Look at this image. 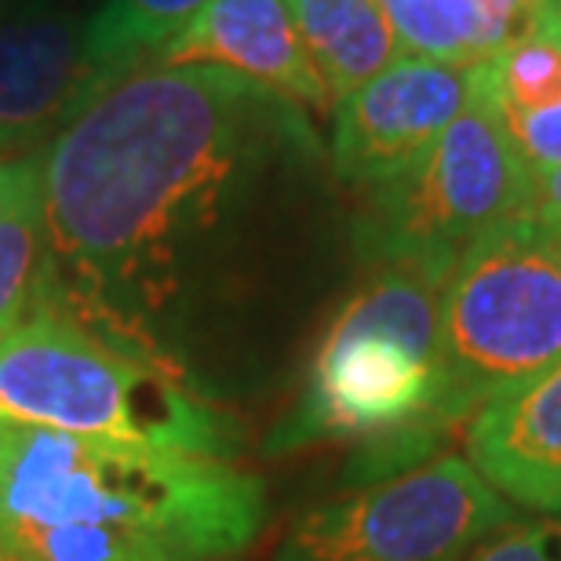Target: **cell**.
<instances>
[{
    "instance_id": "8",
    "label": "cell",
    "mask_w": 561,
    "mask_h": 561,
    "mask_svg": "<svg viewBox=\"0 0 561 561\" xmlns=\"http://www.w3.org/2000/svg\"><path fill=\"white\" fill-rule=\"evenodd\" d=\"M88 15L92 8L77 0L0 15V164L44 153L110 84Z\"/></svg>"
},
{
    "instance_id": "16",
    "label": "cell",
    "mask_w": 561,
    "mask_h": 561,
    "mask_svg": "<svg viewBox=\"0 0 561 561\" xmlns=\"http://www.w3.org/2000/svg\"><path fill=\"white\" fill-rule=\"evenodd\" d=\"M401 51L423 59L478 66L496 55V41L478 0H379Z\"/></svg>"
},
{
    "instance_id": "9",
    "label": "cell",
    "mask_w": 561,
    "mask_h": 561,
    "mask_svg": "<svg viewBox=\"0 0 561 561\" xmlns=\"http://www.w3.org/2000/svg\"><path fill=\"white\" fill-rule=\"evenodd\" d=\"M474 99V66L401 55L332 110L329 161L351 186L401 175Z\"/></svg>"
},
{
    "instance_id": "19",
    "label": "cell",
    "mask_w": 561,
    "mask_h": 561,
    "mask_svg": "<svg viewBox=\"0 0 561 561\" xmlns=\"http://www.w3.org/2000/svg\"><path fill=\"white\" fill-rule=\"evenodd\" d=\"M525 216L540 222L543 230L561 233V164L536 168L529 175V208Z\"/></svg>"
},
{
    "instance_id": "5",
    "label": "cell",
    "mask_w": 561,
    "mask_h": 561,
    "mask_svg": "<svg viewBox=\"0 0 561 561\" xmlns=\"http://www.w3.org/2000/svg\"><path fill=\"white\" fill-rule=\"evenodd\" d=\"M561 362V244L529 216L463 252L437 299V405L445 437L492 398Z\"/></svg>"
},
{
    "instance_id": "7",
    "label": "cell",
    "mask_w": 561,
    "mask_h": 561,
    "mask_svg": "<svg viewBox=\"0 0 561 561\" xmlns=\"http://www.w3.org/2000/svg\"><path fill=\"white\" fill-rule=\"evenodd\" d=\"M511 518L467 456H431L302 514L274 561H467Z\"/></svg>"
},
{
    "instance_id": "4",
    "label": "cell",
    "mask_w": 561,
    "mask_h": 561,
    "mask_svg": "<svg viewBox=\"0 0 561 561\" xmlns=\"http://www.w3.org/2000/svg\"><path fill=\"white\" fill-rule=\"evenodd\" d=\"M0 420L208 459L238 448L233 420L186 368L41 299L0 335Z\"/></svg>"
},
{
    "instance_id": "1",
    "label": "cell",
    "mask_w": 561,
    "mask_h": 561,
    "mask_svg": "<svg viewBox=\"0 0 561 561\" xmlns=\"http://www.w3.org/2000/svg\"><path fill=\"white\" fill-rule=\"evenodd\" d=\"M321 153L307 110L219 66L114 77L41 157L37 299L186 368L179 343L238 296Z\"/></svg>"
},
{
    "instance_id": "20",
    "label": "cell",
    "mask_w": 561,
    "mask_h": 561,
    "mask_svg": "<svg viewBox=\"0 0 561 561\" xmlns=\"http://www.w3.org/2000/svg\"><path fill=\"white\" fill-rule=\"evenodd\" d=\"M51 4H73V0H8V11H30V8H51Z\"/></svg>"
},
{
    "instance_id": "13",
    "label": "cell",
    "mask_w": 561,
    "mask_h": 561,
    "mask_svg": "<svg viewBox=\"0 0 561 561\" xmlns=\"http://www.w3.org/2000/svg\"><path fill=\"white\" fill-rule=\"evenodd\" d=\"M41 157L0 164V335L30 313L44 274L48 219Z\"/></svg>"
},
{
    "instance_id": "2",
    "label": "cell",
    "mask_w": 561,
    "mask_h": 561,
    "mask_svg": "<svg viewBox=\"0 0 561 561\" xmlns=\"http://www.w3.org/2000/svg\"><path fill=\"white\" fill-rule=\"evenodd\" d=\"M263 518V485L227 459L0 420L8 561H227Z\"/></svg>"
},
{
    "instance_id": "17",
    "label": "cell",
    "mask_w": 561,
    "mask_h": 561,
    "mask_svg": "<svg viewBox=\"0 0 561 561\" xmlns=\"http://www.w3.org/2000/svg\"><path fill=\"white\" fill-rule=\"evenodd\" d=\"M467 561H561V518H511Z\"/></svg>"
},
{
    "instance_id": "22",
    "label": "cell",
    "mask_w": 561,
    "mask_h": 561,
    "mask_svg": "<svg viewBox=\"0 0 561 561\" xmlns=\"http://www.w3.org/2000/svg\"><path fill=\"white\" fill-rule=\"evenodd\" d=\"M554 238H558V244H561V233H554Z\"/></svg>"
},
{
    "instance_id": "15",
    "label": "cell",
    "mask_w": 561,
    "mask_h": 561,
    "mask_svg": "<svg viewBox=\"0 0 561 561\" xmlns=\"http://www.w3.org/2000/svg\"><path fill=\"white\" fill-rule=\"evenodd\" d=\"M205 4L208 0H95L88 22L99 66L110 81L150 66Z\"/></svg>"
},
{
    "instance_id": "23",
    "label": "cell",
    "mask_w": 561,
    "mask_h": 561,
    "mask_svg": "<svg viewBox=\"0 0 561 561\" xmlns=\"http://www.w3.org/2000/svg\"><path fill=\"white\" fill-rule=\"evenodd\" d=\"M0 561H8V558H0Z\"/></svg>"
},
{
    "instance_id": "18",
    "label": "cell",
    "mask_w": 561,
    "mask_h": 561,
    "mask_svg": "<svg viewBox=\"0 0 561 561\" xmlns=\"http://www.w3.org/2000/svg\"><path fill=\"white\" fill-rule=\"evenodd\" d=\"M500 121H503L514 150H518V157L525 161L529 172L561 164V99L547 110H529V114H500Z\"/></svg>"
},
{
    "instance_id": "3",
    "label": "cell",
    "mask_w": 561,
    "mask_h": 561,
    "mask_svg": "<svg viewBox=\"0 0 561 561\" xmlns=\"http://www.w3.org/2000/svg\"><path fill=\"white\" fill-rule=\"evenodd\" d=\"M437 299L442 285L409 266H379L324 332L299 405L271 453L357 442L362 481L437 456Z\"/></svg>"
},
{
    "instance_id": "10",
    "label": "cell",
    "mask_w": 561,
    "mask_h": 561,
    "mask_svg": "<svg viewBox=\"0 0 561 561\" xmlns=\"http://www.w3.org/2000/svg\"><path fill=\"white\" fill-rule=\"evenodd\" d=\"M157 66H219L307 114L332 117V95L313 70L288 0H208L153 59Z\"/></svg>"
},
{
    "instance_id": "14",
    "label": "cell",
    "mask_w": 561,
    "mask_h": 561,
    "mask_svg": "<svg viewBox=\"0 0 561 561\" xmlns=\"http://www.w3.org/2000/svg\"><path fill=\"white\" fill-rule=\"evenodd\" d=\"M474 70L500 114L554 106L561 99V0H543L525 33Z\"/></svg>"
},
{
    "instance_id": "6",
    "label": "cell",
    "mask_w": 561,
    "mask_h": 561,
    "mask_svg": "<svg viewBox=\"0 0 561 561\" xmlns=\"http://www.w3.org/2000/svg\"><path fill=\"white\" fill-rule=\"evenodd\" d=\"M529 168L496 106L481 92L420 161L368 190L362 249L383 266H409L437 285L492 227L529 208Z\"/></svg>"
},
{
    "instance_id": "21",
    "label": "cell",
    "mask_w": 561,
    "mask_h": 561,
    "mask_svg": "<svg viewBox=\"0 0 561 561\" xmlns=\"http://www.w3.org/2000/svg\"><path fill=\"white\" fill-rule=\"evenodd\" d=\"M4 11H8V0H0V15H4Z\"/></svg>"
},
{
    "instance_id": "11",
    "label": "cell",
    "mask_w": 561,
    "mask_h": 561,
    "mask_svg": "<svg viewBox=\"0 0 561 561\" xmlns=\"http://www.w3.org/2000/svg\"><path fill=\"white\" fill-rule=\"evenodd\" d=\"M467 463L514 511L561 518V362L470 416Z\"/></svg>"
},
{
    "instance_id": "12",
    "label": "cell",
    "mask_w": 561,
    "mask_h": 561,
    "mask_svg": "<svg viewBox=\"0 0 561 561\" xmlns=\"http://www.w3.org/2000/svg\"><path fill=\"white\" fill-rule=\"evenodd\" d=\"M288 4L313 70L321 73L335 106L405 55L379 0H288Z\"/></svg>"
}]
</instances>
